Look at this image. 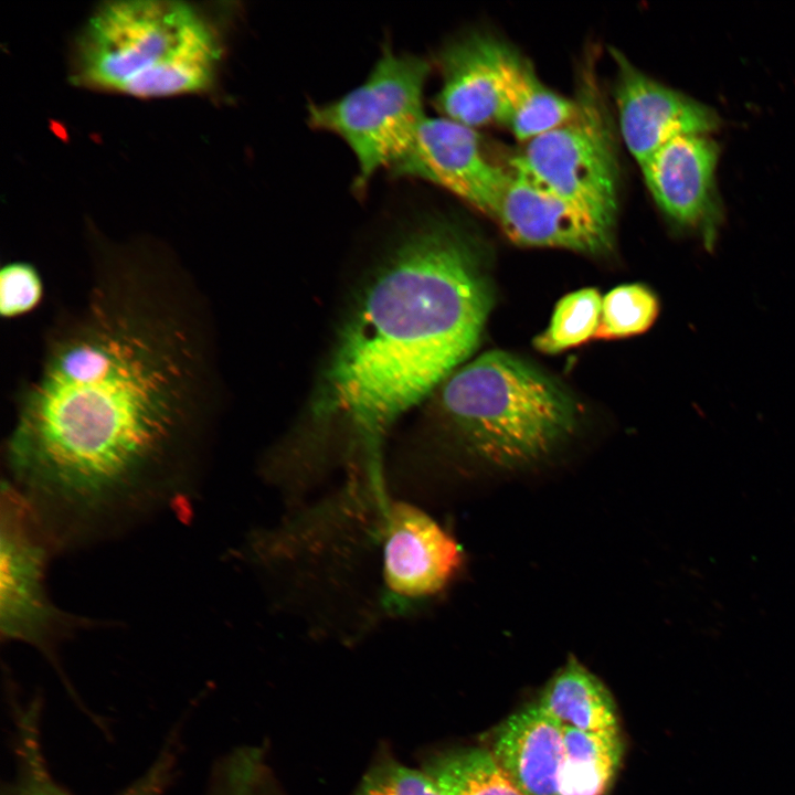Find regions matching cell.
I'll use <instances>...</instances> for the list:
<instances>
[{
  "mask_svg": "<svg viewBox=\"0 0 795 795\" xmlns=\"http://www.w3.org/2000/svg\"><path fill=\"white\" fill-rule=\"evenodd\" d=\"M13 760L10 780L1 795H74L53 776L42 744V700L12 703ZM180 756L179 730L167 736L148 768L114 795H167L176 777Z\"/></svg>",
  "mask_w": 795,
  "mask_h": 795,
  "instance_id": "5bb4252c",
  "label": "cell"
},
{
  "mask_svg": "<svg viewBox=\"0 0 795 795\" xmlns=\"http://www.w3.org/2000/svg\"><path fill=\"white\" fill-rule=\"evenodd\" d=\"M354 795H442L434 780L415 770L384 759L363 776Z\"/></svg>",
  "mask_w": 795,
  "mask_h": 795,
  "instance_id": "cb8c5ba5",
  "label": "cell"
},
{
  "mask_svg": "<svg viewBox=\"0 0 795 795\" xmlns=\"http://www.w3.org/2000/svg\"><path fill=\"white\" fill-rule=\"evenodd\" d=\"M53 545L22 494L1 487L0 629L2 638L33 645L54 659V646L70 627L68 616L46 596L44 570Z\"/></svg>",
  "mask_w": 795,
  "mask_h": 795,
  "instance_id": "52a82bcc",
  "label": "cell"
},
{
  "mask_svg": "<svg viewBox=\"0 0 795 795\" xmlns=\"http://www.w3.org/2000/svg\"><path fill=\"white\" fill-rule=\"evenodd\" d=\"M538 703L565 729H619L611 691L573 656L547 682Z\"/></svg>",
  "mask_w": 795,
  "mask_h": 795,
  "instance_id": "e0dca14e",
  "label": "cell"
},
{
  "mask_svg": "<svg viewBox=\"0 0 795 795\" xmlns=\"http://www.w3.org/2000/svg\"><path fill=\"white\" fill-rule=\"evenodd\" d=\"M658 312V298L647 286L638 283L616 286L603 297L595 338L611 340L640 335L653 326Z\"/></svg>",
  "mask_w": 795,
  "mask_h": 795,
  "instance_id": "44dd1931",
  "label": "cell"
},
{
  "mask_svg": "<svg viewBox=\"0 0 795 795\" xmlns=\"http://www.w3.org/2000/svg\"><path fill=\"white\" fill-rule=\"evenodd\" d=\"M214 353L203 288L176 255L95 244L86 290L45 331L6 442L53 543L107 531L189 478L215 415Z\"/></svg>",
  "mask_w": 795,
  "mask_h": 795,
  "instance_id": "6da1fadb",
  "label": "cell"
},
{
  "mask_svg": "<svg viewBox=\"0 0 795 795\" xmlns=\"http://www.w3.org/2000/svg\"><path fill=\"white\" fill-rule=\"evenodd\" d=\"M612 56L619 134L639 167L676 137L720 128L712 107L649 77L618 50Z\"/></svg>",
  "mask_w": 795,
  "mask_h": 795,
  "instance_id": "8fae6325",
  "label": "cell"
},
{
  "mask_svg": "<svg viewBox=\"0 0 795 795\" xmlns=\"http://www.w3.org/2000/svg\"><path fill=\"white\" fill-rule=\"evenodd\" d=\"M266 781L262 750L243 746L214 767L205 795H266Z\"/></svg>",
  "mask_w": 795,
  "mask_h": 795,
  "instance_id": "7402d4cb",
  "label": "cell"
},
{
  "mask_svg": "<svg viewBox=\"0 0 795 795\" xmlns=\"http://www.w3.org/2000/svg\"><path fill=\"white\" fill-rule=\"evenodd\" d=\"M624 741L619 729L581 731L564 728L558 775L559 795H606L619 770Z\"/></svg>",
  "mask_w": 795,
  "mask_h": 795,
  "instance_id": "ac0fdd59",
  "label": "cell"
},
{
  "mask_svg": "<svg viewBox=\"0 0 795 795\" xmlns=\"http://www.w3.org/2000/svg\"><path fill=\"white\" fill-rule=\"evenodd\" d=\"M509 50L497 39L480 33L448 45L439 57L442 85L435 98L439 113L474 129L498 123Z\"/></svg>",
  "mask_w": 795,
  "mask_h": 795,
  "instance_id": "4fadbf2b",
  "label": "cell"
},
{
  "mask_svg": "<svg viewBox=\"0 0 795 795\" xmlns=\"http://www.w3.org/2000/svg\"><path fill=\"white\" fill-rule=\"evenodd\" d=\"M391 170L438 186L487 215L507 176L487 158L474 128L444 116L424 119Z\"/></svg>",
  "mask_w": 795,
  "mask_h": 795,
  "instance_id": "7c38bea8",
  "label": "cell"
},
{
  "mask_svg": "<svg viewBox=\"0 0 795 795\" xmlns=\"http://www.w3.org/2000/svg\"><path fill=\"white\" fill-rule=\"evenodd\" d=\"M515 244L601 256L614 246L615 224L509 169L488 214Z\"/></svg>",
  "mask_w": 795,
  "mask_h": 795,
  "instance_id": "9c48e42d",
  "label": "cell"
},
{
  "mask_svg": "<svg viewBox=\"0 0 795 795\" xmlns=\"http://www.w3.org/2000/svg\"><path fill=\"white\" fill-rule=\"evenodd\" d=\"M439 389V406L468 448L504 467L547 456L574 430L568 392L527 361L500 350L458 368Z\"/></svg>",
  "mask_w": 795,
  "mask_h": 795,
  "instance_id": "277c9868",
  "label": "cell"
},
{
  "mask_svg": "<svg viewBox=\"0 0 795 795\" xmlns=\"http://www.w3.org/2000/svg\"><path fill=\"white\" fill-rule=\"evenodd\" d=\"M430 70L424 59L386 46L361 85L338 99L309 106V124L338 135L352 150L357 192L362 193L374 173L391 168L414 141L427 117L423 100Z\"/></svg>",
  "mask_w": 795,
  "mask_h": 795,
  "instance_id": "5b68a950",
  "label": "cell"
},
{
  "mask_svg": "<svg viewBox=\"0 0 795 795\" xmlns=\"http://www.w3.org/2000/svg\"><path fill=\"white\" fill-rule=\"evenodd\" d=\"M603 297L596 288H582L563 296L551 320L533 339L534 348L547 354L560 353L596 336Z\"/></svg>",
  "mask_w": 795,
  "mask_h": 795,
  "instance_id": "ffe728a7",
  "label": "cell"
},
{
  "mask_svg": "<svg viewBox=\"0 0 795 795\" xmlns=\"http://www.w3.org/2000/svg\"><path fill=\"white\" fill-rule=\"evenodd\" d=\"M424 771L442 795H523L486 749L466 748L442 753L430 760Z\"/></svg>",
  "mask_w": 795,
  "mask_h": 795,
  "instance_id": "d6986e66",
  "label": "cell"
},
{
  "mask_svg": "<svg viewBox=\"0 0 795 795\" xmlns=\"http://www.w3.org/2000/svg\"><path fill=\"white\" fill-rule=\"evenodd\" d=\"M720 148L708 135H682L640 166L647 188L665 216L712 248L723 219L716 183Z\"/></svg>",
  "mask_w": 795,
  "mask_h": 795,
  "instance_id": "30bf717a",
  "label": "cell"
},
{
  "mask_svg": "<svg viewBox=\"0 0 795 795\" xmlns=\"http://www.w3.org/2000/svg\"><path fill=\"white\" fill-rule=\"evenodd\" d=\"M44 279L26 261H11L0 271V315L17 319L34 311L44 299Z\"/></svg>",
  "mask_w": 795,
  "mask_h": 795,
  "instance_id": "603a6c76",
  "label": "cell"
},
{
  "mask_svg": "<svg viewBox=\"0 0 795 795\" xmlns=\"http://www.w3.org/2000/svg\"><path fill=\"white\" fill-rule=\"evenodd\" d=\"M494 292L477 245L434 222L404 240L365 286L330 358L318 415L372 447L477 347Z\"/></svg>",
  "mask_w": 795,
  "mask_h": 795,
  "instance_id": "7a4b0ae2",
  "label": "cell"
},
{
  "mask_svg": "<svg viewBox=\"0 0 795 795\" xmlns=\"http://www.w3.org/2000/svg\"><path fill=\"white\" fill-rule=\"evenodd\" d=\"M222 56L220 33L205 12L182 1H113L82 29L72 80L88 88L139 98L203 92Z\"/></svg>",
  "mask_w": 795,
  "mask_h": 795,
  "instance_id": "3957f363",
  "label": "cell"
},
{
  "mask_svg": "<svg viewBox=\"0 0 795 795\" xmlns=\"http://www.w3.org/2000/svg\"><path fill=\"white\" fill-rule=\"evenodd\" d=\"M574 109V98L548 88L531 63L510 47L504 68L499 124L519 141L528 142L563 124Z\"/></svg>",
  "mask_w": 795,
  "mask_h": 795,
  "instance_id": "2e32d148",
  "label": "cell"
},
{
  "mask_svg": "<svg viewBox=\"0 0 795 795\" xmlns=\"http://www.w3.org/2000/svg\"><path fill=\"white\" fill-rule=\"evenodd\" d=\"M564 728L538 702L505 719L494 731V760L523 795H559Z\"/></svg>",
  "mask_w": 795,
  "mask_h": 795,
  "instance_id": "9a60e30c",
  "label": "cell"
},
{
  "mask_svg": "<svg viewBox=\"0 0 795 795\" xmlns=\"http://www.w3.org/2000/svg\"><path fill=\"white\" fill-rule=\"evenodd\" d=\"M579 80L571 117L526 142L510 168L615 224L619 165L614 125L592 63Z\"/></svg>",
  "mask_w": 795,
  "mask_h": 795,
  "instance_id": "8992f818",
  "label": "cell"
},
{
  "mask_svg": "<svg viewBox=\"0 0 795 795\" xmlns=\"http://www.w3.org/2000/svg\"><path fill=\"white\" fill-rule=\"evenodd\" d=\"M381 513V576L388 601L406 607L441 592L462 565L458 543L411 504L385 499Z\"/></svg>",
  "mask_w": 795,
  "mask_h": 795,
  "instance_id": "ba28073f",
  "label": "cell"
}]
</instances>
